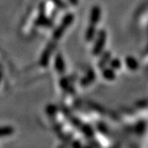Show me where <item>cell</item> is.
<instances>
[{"label":"cell","instance_id":"7a4b0ae2","mask_svg":"<svg viewBox=\"0 0 148 148\" xmlns=\"http://www.w3.org/2000/svg\"><path fill=\"white\" fill-rule=\"evenodd\" d=\"M2 79H3V73H2V71L0 70V83H1Z\"/></svg>","mask_w":148,"mask_h":148},{"label":"cell","instance_id":"6da1fadb","mask_svg":"<svg viewBox=\"0 0 148 148\" xmlns=\"http://www.w3.org/2000/svg\"><path fill=\"white\" fill-rule=\"evenodd\" d=\"M14 132V129L12 126L5 125V126H0V138L8 137L12 135Z\"/></svg>","mask_w":148,"mask_h":148}]
</instances>
